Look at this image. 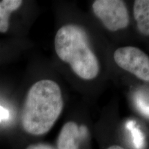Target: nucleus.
I'll return each instance as SVG.
<instances>
[{"label": "nucleus", "instance_id": "nucleus-1", "mask_svg": "<svg viewBox=\"0 0 149 149\" xmlns=\"http://www.w3.org/2000/svg\"><path fill=\"white\" fill-rule=\"evenodd\" d=\"M64 107L59 86L51 79L35 83L27 93L22 111L24 130L33 135L48 133L58 120Z\"/></svg>", "mask_w": 149, "mask_h": 149}, {"label": "nucleus", "instance_id": "nucleus-2", "mask_svg": "<svg viewBox=\"0 0 149 149\" xmlns=\"http://www.w3.org/2000/svg\"><path fill=\"white\" fill-rule=\"evenodd\" d=\"M55 49L59 58L70 65L81 79L92 80L97 77L100 64L91 47L88 35L76 24H67L58 30L55 37Z\"/></svg>", "mask_w": 149, "mask_h": 149}, {"label": "nucleus", "instance_id": "nucleus-3", "mask_svg": "<svg viewBox=\"0 0 149 149\" xmlns=\"http://www.w3.org/2000/svg\"><path fill=\"white\" fill-rule=\"evenodd\" d=\"M93 10L110 31L124 29L129 24V15L124 1L121 0H96Z\"/></svg>", "mask_w": 149, "mask_h": 149}, {"label": "nucleus", "instance_id": "nucleus-4", "mask_svg": "<svg viewBox=\"0 0 149 149\" xmlns=\"http://www.w3.org/2000/svg\"><path fill=\"white\" fill-rule=\"evenodd\" d=\"M113 59L123 70L149 82V56L139 48L124 46L117 48L113 54Z\"/></svg>", "mask_w": 149, "mask_h": 149}, {"label": "nucleus", "instance_id": "nucleus-5", "mask_svg": "<svg viewBox=\"0 0 149 149\" xmlns=\"http://www.w3.org/2000/svg\"><path fill=\"white\" fill-rule=\"evenodd\" d=\"M79 129L74 122L66 123L57 138V149H79Z\"/></svg>", "mask_w": 149, "mask_h": 149}, {"label": "nucleus", "instance_id": "nucleus-6", "mask_svg": "<svg viewBox=\"0 0 149 149\" xmlns=\"http://www.w3.org/2000/svg\"><path fill=\"white\" fill-rule=\"evenodd\" d=\"M133 14L138 31L142 35L149 36V0H135Z\"/></svg>", "mask_w": 149, "mask_h": 149}, {"label": "nucleus", "instance_id": "nucleus-7", "mask_svg": "<svg viewBox=\"0 0 149 149\" xmlns=\"http://www.w3.org/2000/svg\"><path fill=\"white\" fill-rule=\"evenodd\" d=\"M22 4L21 0H3L0 2V33L8 31L11 13L17 10Z\"/></svg>", "mask_w": 149, "mask_h": 149}, {"label": "nucleus", "instance_id": "nucleus-8", "mask_svg": "<svg viewBox=\"0 0 149 149\" xmlns=\"http://www.w3.org/2000/svg\"><path fill=\"white\" fill-rule=\"evenodd\" d=\"M26 149H56L53 146L44 143H39V144H31L27 147Z\"/></svg>", "mask_w": 149, "mask_h": 149}, {"label": "nucleus", "instance_id": "nucleus-9", "mask_svg": "<svg viewBox=\"0 0 149 149\" xmlns=\"http://www.w3.org/2000/svg\"><path fill=\"white\" fill-rule=\"evenodd\" d=\"M9 117V112L7 109L0 107V122L2 120H8Z\"/></svg>", "mask_w": 149, "mask_h": 149}, {"label": "nucleus", "instance_id": "nucleus-10", "mask_svg": "<svg viewBox=\"0 0 149 149\" xmlns=\"http://www.w3.org/2000/svg\"><path fill=\"white\" fill-rule=\"evenodd\" d=\"M107 149H124V148H122V146H117V145H113V146H111L108 148Z\"/></svg>", "mask_w": 149, "mask_h": 149}]
</instances>
